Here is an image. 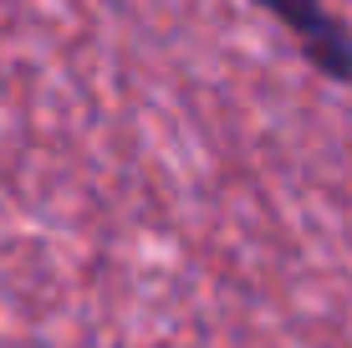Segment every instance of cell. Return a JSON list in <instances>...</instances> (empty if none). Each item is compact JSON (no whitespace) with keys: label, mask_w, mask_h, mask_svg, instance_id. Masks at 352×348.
I'll return each instance as SVG.
<instances>
[{"label":"cell","mask_w":352,"mask_h":348,"mask_svg":"<svg viewBox=\"0 0 352 348\" xmlns=\"http://www.w3.org/2000/svg\"><path fill=\"white\" fill-rule=\"evenodd\" d=\"M261 6L286 21L317 67H327L332 77H352V36L322 10V0H261Z\"/></svg>","instance_id":"1"}]
</instances>
